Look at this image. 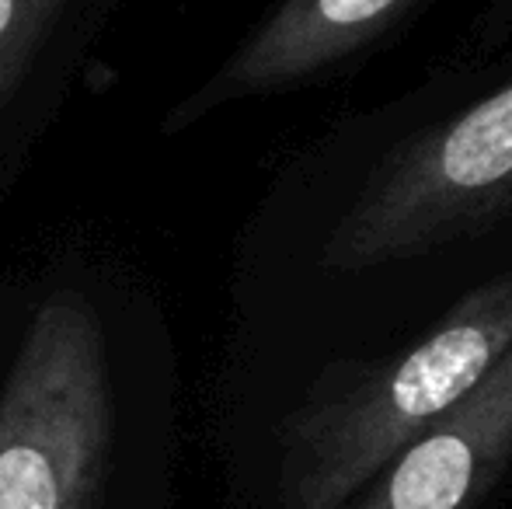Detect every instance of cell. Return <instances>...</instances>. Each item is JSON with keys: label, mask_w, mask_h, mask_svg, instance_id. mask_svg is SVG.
<instances>
[{"label": "cell", "mask_w": 512, "mask_h": 509, "mask_svg": "<svg viewBox=\"0 0 512 509\" xmlns=\"http://www.w3.org/2000/svg\"><path fill=\"white\" fill-rule=\"evenodd\" d=\"M175 408L168 318L126 258L0 272V509H168Z\"/></svg>", "instance_id": "6da1fadb"}, {"label": "cell", "mask_w": 512, "mask_h": 509, "mask_svg": "<svg viewBox=\"0 0 512 509\" xmlns=\"http://www.w3.org/2000/svg\"><path fill=\"white\" fill-rule=\"evenodd\" d=\"M512 349V272L467 293L398 360L310 391L276 426L283 509H345Z\"/></svg>", "instance_id": "7a4b0ae2"}, {"label": "cell", "mask_w": 512, "mask_h": 509, "mask_svg": "<svg viewBox=\"0 0 512 509\" xmlns=\"http://www.w3.org/2000/svg\"><path fill=\"white\" fill-rule=\"evenodd\" d=\"M512 206V81L384 161L324 238V269L408 258Z\"/></svg>", "instance_id": "3957f363"}, {"label": "cell", "mask_w": 512, "mask_h": 509, "mask_svg": "<svg viewBox=\"0 0 512 509\" xmlns=\"http://www.w3.org/2000/svg\"><path fill=\"white\" fill-rule=\"evenodd\" d=\"M418 0H279L269 18L164 116V133L203 123L223 105L276 95L335 67Z\"/></svg>", "instance_id": "277c9868"}, {"label": "cell", "mask_w": 512, "mask_h": 509, "mask_svg": "<svg viewBox=\"0 0 512 509\" xmlns=\"http://www.w3.org/2000/svg\"><path fill=\"white\" fill-rule=\"evenodd\" d=\"M115 0H0V196L74 95Z\"/></svg>", "instance_id": "5b68a950"}, {"label": "cell", "mask_w": 512, "mask_h": 509, "mask_svg": "<svg viewBox=\"0 0 512 509\" xmlns=\"http://www.w3.org/2000/svg\"><path fill=\"white\" fill-rule=\"evenodd\" d=\"M512 457V349L457 408L366 485L352 509H471Z\"/></svg>", "instance_id": "8992f818"}]
</instances>
